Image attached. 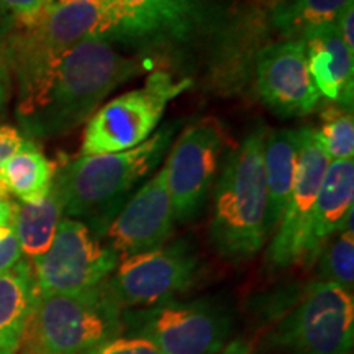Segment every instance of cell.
<instances>
[{"mask_svg": "<svg viewBox=\"0 0 354 354\" xmlns=\"http://www.w3.org/2000/svg\"><path fill=\"white\" fill-rule=\"evenodd\" d=\"M122 312L107 281L79 294H38L26 333L35 354H86L120 336Z\"/></svg>", "mask_w": 354, "mask_h": 354, "instance_id": "cell-5", "label": "cell"}, {"mask_svg": "<svg viewBox=\"0 0 354 354\" xmlns=\"http://www.w3.org/2000/svg\"><path fill=\"white\" fill-rule=\"evenodd\" d=\"M269 342L284 354H349L354 300L339 286L317 281L274 328Z\"/></svg>", "mask_w": 354, "mask_h": 354, "instance_id": "cell-6", "label": "cell"}, {"mask_svg": "<svg viewBox=\"0 0 354 354\" xmlns=\"http://www.w3.org/2000/svg\"><path fill=\"white\" fill-rule=\"evenodd\" d=\"M13 210H15V203L8 198L7 194H0V240L13 232Z\"/></svg>", "mask_w": 354, "mask_h": 354, "instance_id": "cell-31", "label": "cell"}, {"mask_svg": "<svg viewBox=\"0 0 354 354\" xmlns=\"http://www.w3.org/2000/svg\"><path fill=\"white\" fill-rule=\"evenodd\" d=\"M172 33H180L187 28L196 0H159Z\"/></svg>", "mask_w": 354, "mask_h": 354, "instance_id": "cell-27", "label": "cell"}, {"mask_svg": "<svg viewBox=\"0 0 354 354\" xmlns=\"http://www.w3.org/2000/svg\"><path fill=\"white\" fill-rule=\"evenodd\" d=\"M55 174V165L44 156L35 141L26 138L0 167V183L7 194L30 203L48 196Z\"/></svg>", "mask_w": 354, "mask_h": 354, "instance_id": "cell-19", "label": "cell"}, {"mask_svg": "<svg viewBox=\"0 0 354 354\" xmlns=\"http://www.w3.org/2000/svg\"><path fill=\"white\" fill-rule=\"evenodd\" d=\"M354 161H331L323 176L313 209L307 263L312 264L322 254L331 234L342 232L353 220Z\"/></svg>", "mask_w": 354, "mask_h": 354, "instance_id": "cell-16", "label": "cell"}, {"mask_svg": "<svg viewBox=\"0 0 354 354\" xmlns=\"http://www.w3.org/2000/svg\"><path fill=\"white\" fill-rule=\"evenodd\" d=\"M123 328L162 354H216L232 331L230 313L207 300L167 302L122 312Z\"/></svg>", "mask_w": 354, "mask_h": 354, "instance_id": "cell-8", "label": "cell"}, {"mask_svg": "<svg viewBox=\"0 0 354 354\" xmlns=\"http://www.w3.org/2000/svg\"><path fill=\"white\" fill-rule=\"evenodd\" d=\"M21 259H24V253H21L15 233L12 232L3 240H0V274L10 271Z\"/></svg>", "mask_w": 354, "mask_h": 354, "instance_id": "cell-29", "label": "cell"}, {"mask_svg": "<svg viewBox=\"0 0 354 354\" xmlns=\"http://www.w3.org/2000/svg\"><path fill=\"white\" fill-rule=\"evenodd\" d=\"M264 130H254L225 158L215 187L210 240L228 261L251 259L268 240Z\"/></svg>", "mask_w": 354, "mask_h": 354, "instance_id": "cell-3", "label": "cell"}, {"mask_svg": "<svg viewBox=\"0 0 354 354\" xmlns=\"http://www.w3.org/2000/svg\"><path fill=\"white\" fill-rule=\"evenodd\" d=\"M176 125H167L135 148L79 156L55 174L53 187L63 202L64 218L82 221L102 238L133 190L162 161Z\"/></svg>", "mask_w": 354, "mask_h": 354, "instance_id": "cell-2", "label": "cell"}, {"mask_svg": "<svg viewBox=\"0 0 354 354\" xmlns=\"http://www.w3.org/2000/svg\"><path fill=\"white\" fill-rule=\"evenodd\" d=\"M304 43L310 76L326 100L353 110L354 55L339 38L335 24L308 30Z\"/></svg>", "mask_w": 354, "mask_h": 354, "instance_id": "cell-15", "label": "cell"}, {"mask_svg": "<svg viewBox=\"0 0 354 354\" xmlns=\"http://www.w3.org/2000/svg\"><path fill=\"white\" fill-rule=\"evenodd\" d=\"M63 216V202L55 187L41 201L15 203L12 230L24 256L35 261L46 253Z\"/></svg>", "mask_w": 354, "mask_h": 354, "instance_id": "cell-20", "label": "cell"}, {"mask_svg": "<svg viewBox=\"0 0 354 354\" xmlns=\"http://www.w3.org/2000/svg\"><path fill=\"white\" fill-rule=\"evenodd\" d=\"M13 25H15V20L7 12V8L3 7L2 0H0V53L3 50V44H6L8 35L12 33Z\"/></svg>", "mask_w": 354, "mask_h": 354, "instance_id": "cell-33", "label": "cell"}, {"mask_svg": "<svg viewBox=\"0 0 354 354\" xmlns=\"http://www.w3.org/2000/svg\"><path fill=\"white\" fill-rule=\"evenodd\" d=\"M328 165L330 159L318 141L317 128H300V148L294 187L268 250V261L274 268H289L299 263H307L313 209Z\"/></svg>", "mask_w": 354, "mask_h": 354, "instance_id": "cell-12", "label": "cell"}, {"mask_svg": "<svg viewBox=\"0 0 354 354\" xmlns=\"http://www.w3.org/2000/svg\"><path fill=\"white\" fill-rule=\"evenodd\" d=\"M174 223L166 169L162 167L128 198L104 236L123 259L161 248L174 232Z\"/></svg>", "mask_w": 354, "mask_h": 354, "instance_id": "cell-14", "label": "cell"}, {"mask_svg": "<svg viewBox=\"0 0 354 354\" xmlns=\"http://www.w3.org/2000/svg\"><path fill=\"white\" fill-rule=\"evenodd\" d=\"M320 145L330 161L354 158V117L351 109L331 105L322 112V127L317 130Z\"/></svg>", "mask_w": 354, "mask_h": 354, "instance_id": "cell-23", "label": "cell"}, {"mask_svg": "<svg viewBox=\"0 0 354 354\" xmlns=\"http://www.w3.org/2000/svg\"><path fill=\"white\" fill-rule=\"evenodd\" d=\"M118 254L82 221L61 220L51 246L33 261L38 294H79L109 281Z\"/></svg>", "mask_w": 354, "mask_h": 354, "instance_id": "cell-9", "label": "cell"}, {"mask_svg": "<svg viewBox=\"0 0 354 354\" xmlns=\"http://www.w3.org/2000/svg\"><path fill=\"white\" fill-rule=\"evenodd\" d=\"M225 135L212 118L187 127L165 166L176 221H190L201 214L218 171Z\"/></svg>", "mask_w": 354, "mask_h": 354, "instance_id": "cell-11", "label": "cell"}, {"mask_svg": "<svg viewBox=\"0 0 354 354\" xmlns=\"http://www.w3.org/2000/svg\"><path fill=\"white\" fill-rule=\"evenodd\" d=\"M117 30L113 37L141 38L171 32L159 0H113Z\"/></svg>", "mask_w": 354, "mask_h": 354, "instance_id": "cell-22", "label": "cell"}, {"mask_svg": "<svg viewBox=\"0 0 354 354\" xmlns=\"http://www.w3.org/2000/svg\"><path fill=\"white\" fill-rule=\"evenodd\" d=\"M256 91L261 100L281 117H304L320 104V92L310 76L300 39L269 43L254 61Z\"/></svg>", "mask_w": 354, "mask_h": 354, "instance_id": "cell-13", "label": "cell"}, {"mask_svg": "<svg viewBox=\"0 0 354 354\" xmlns=\"http://www.w3.org/2000/svg\"><path fill=\"white\" fill-rule=\"evenodd\" d=\"M38 299L32 264L25 258L0 274V346L17 353Z\"/></svg>", "mask_w": 354, "mask_h": 354, "instance_id": "cell-18", "label": "cell"}, {"mask_svg": "<svg viewBox=\"0 0 354 354\" xmlns=\"http://www.w3.org/2000/svg\"><path fill=\"white\" fill-rule=\"evenodd\" d=\"M336 28H338L339 38L346 44V48L354 55V6L353 2L348 3L346 7L339 12L335 21Z\"/></svg>", "mask_w": 354, "mask_h": 354, "instance_id": "cell-30", "label": "cell"}, {"mask_svg": "<svg viewBox=\"0 0 354 354\" xmlns=\"http://www.w3.org/2000/svg\"><path fill=\"white\" fill-rule=\"evenodd\" d=\"M0 354H15V353L8 351V349H6V348H2V346H0Z\"/></svg>", "mask_w": 354, "mask_h": 354, "instance_id": "cell-35", "label": "cell"}, {"mask_svg": "<svg viewBox=\"0 0 354 354\" xmlns=\"http://www.w3.org/2000/svg\"><path fill=\"white\" fill-rule=\"evenodd\" d=\"M8 97H10V71L0 53V117L6 112Z\"/></svg>", "mask_w": 354, "mask_h": 354, "instance_id": "cell-32", "label": "cell"}, {"mask_svg": "<svg viewBox=\"0 0 354 354\" xmlns=\"http://www.w3.org/2000/svg\"><path fill=\"white\" fill-rule=\"evenodd\" d=\"M198 258L187 241L118 261L107 287L123 308H145L172 300L198 276Z\"/></svg>", "mask_w": 354, "mask_h": 354, "instance_id": "cell-10", "label": "cell"}, {"mask_svg": "<svg viewBox=\"0 0 354 354\" xmlns=\"http://www.w3.org/2000/svg\"><path fill=\"white\" fill-rule=\"evenodd\" d=\"M25 140H26L25 136L21 135L17 128L6 127V125L0 127V167H2L3 162H6L7 159L10 158L21 145H24ZM0 194H7L2 183H0Z\"/></svg>", "mask_w": 354, "mask_h": 354, "instance_id": "cell-28", "label": "cell"}, {"mask_svg": "<svg viewBox=\"0 0 354 354\" xmlns=\"http://www.w3.org/2000/svg\"><path fill=\"white\" fill-rule=\"evenodd\" d=\"M322 281L339 286L353 294L354 286V234L353 220L339 232L338 238L325 248L320 263Z\"/></svg>", "mask_w": 354, "mask_h": 354, "instance_id": "cell-24", "label": "cell"}, {"mask_svg": "<svg viewBox=\"0 0 354 354\" xmlns=\"http://www.w3.org/2000/svg\"><path fill=\"white\" fill-rule=\"evenodd\" d=\"M2 3L15 24H32L51 7L50 0H2Z\"/></svg>", "mask_w": 354, "mask_h": 354, "instance_id": "cell-26", "label": "cell"}, {"mask_svg": "<svg viewBox=\"0 0 354 354\" xmlns=\"http://www.w3.org/2000/svg\"><path fill=\"white\" fill-rule=\"evenodd\" d=\"M86 354H162L159 349L141 336H117L99 344Z\"/></svg>", "mask_w": 354, "mask_h": 354, "instance_id": "cell-25", "label": "cell"}, {"mask_svg": "<svg viewBox=\"0 0 354 354\" xmlns=\"http://www.w3.org/2000/svg\"><path fill=\"white\" fill-rule=\"evenodd\" d=\"M353 0H281L269 10L274 28L284 39H300L308 30L335 24Z\"/></svg>", "mask_w": 354, "mask_h": 354, "instance_id": "cell-21", "label": "cell"}, {"mask_svg": "<svg viewBox=\"0 0 354 354\" xmlns=\"http://www.w3.org/2000/svg\"><path fill=\"white\" fill-rule=\"evenodd\" d=\"M140 71V61L123 56L112 38L82 39L41 86L19 99L17 117L30 138L68 133L97 112L100 102Z\"/></svg>", "mask_w": 354, "mask_h": 354, "instance_id": "cell-1", "label": "cell"}, {"mask_svg": "<svg viewBox=\"0 0 354 354\" xmlns=\"http://www.w3.org/2000/svg\"><path fill=\"white\" fill-rule=\"evenodd\" d=\"M300 148V128H284L266 133L264 176L268 189V233L281 221L289 203Z\"/></svg>", "mask_w": 354, "mask_h": 354, "instance_id": "cell-17", "label": "cell"}, {"mask_svg": "<svg viewBox=\"0 0 354 354\" xmlns=\"http://www.w3.org/2000/svg\"><path fill=\"white\" fill-rule=\"evenodd\" d=\"M190 86L169 74L154 73L141 88L110 100L88 118L81 156L120 153L149 138L161 122L167 104Z\"/></svg>", "mask_w": 354, "mask_h": 354, "instance_id": "cell-7", "label": "cell"}, {"mask_svg": "<svg viewBox=\"0 0 354 354\" xmlns=\"http://www.w3.org/2000/svg\"><path fill=\"white\" fill-rule=\"evenodd\" d=\"M117 20L99 0H76L48 7L32 24H15L2 56L19 82V99L46 81L68 53L91 37L112 38Z\"/></svg>", "mask_w": 354, "mask_h": 354, "instance_id": "cell-4", "label": "cell"}, {"mask_svg": "<svg viewBox=\"0 0 354 354\" xmlns=\"http://www.w3.org/2000/svg\"><path fill=\"white\" fill-rule=\"evenodd\" d=\"M68 2H76V0H50L51 6H59V3H68ZM99 2L105 3V6L112 8V12H113V0H99ZM113 15H115V13H113Z\"/></svg>", "mask_w": 354, "mask_h": 354, "instance_id": "cell-34", "label": "cell"}]
</instances>
